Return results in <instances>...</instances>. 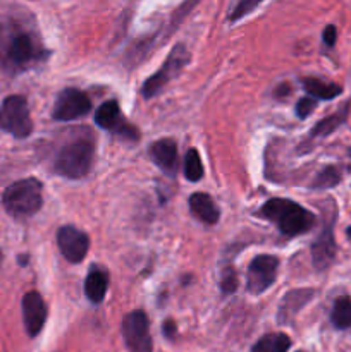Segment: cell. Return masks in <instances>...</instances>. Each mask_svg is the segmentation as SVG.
<instances>
[{
    "instance_id": "cell-26",
    "label": "cell",
    "mask_w": 351,
    "mask_h": 352,
    "mask_svg": "<svg viewBox=\"0 0 351 352\" xmlns=\"http://www.w3.org/2000/svg\"><path fill=\"white\" fill-rule=\"evenodd\" d=\"M315 105L317 102L313 96H305V98L299 100L298 105H296V116H298L299 119H306V117L315 110Z\"/></svg>"
},
{
    "instance_id": "cell-1",
    "label": "cell",
    "mask_w": 351,
    "mask_h": 352,
    "mask_svg": "<svg viewBox=\"0 0 351 352\" xmlns=\"http://www.w3.org/2000/svg\"><path fill=\"white\" fill-rule=\"evenodd\" d=\"M47 57L48 50H45L43 45L31 31L17 24L0 26V67L2 69L16 74L40 64Z\"/></svg>"
},
{
    "instance_id": "cell-4",
    "label": "cell",
    "mask_w": 351,
    "mask_h": 352,
    "mask_svg": "<svg viewBox=\"0 0 351 352\" xmlns=\"http://www.w3.org/2000/svg\"><path fill=\"white\" fill-rule=\"evenodd\" d=\"M95 157V146L89 138H78L64 144L55 157L54 170L67 179H83L89 174Z\"/></svg>"
},
{
    "instance_id": "cell-28",
    "label": "cell",
    "mask_w": 351,
    "mask_h": 352,
    "mask_svg": "<svg viewBox=\"0 0 351 352\" xmlns=\"http://www.w3.org/2000/svg\"><path fill=\"white\" fill-rule=\"evenodd\" d=\"M164 333L165 337H169V339H172L176 333V323L172 322V320H167V322L164 323Z\"/></svg>"
},
{
    "instance_id": "cell-12",
    "label": "cell",
    "mask_w": 351,
    "mask_h": 352,
    "mask_svg": "<svg viewBox=\"0 0 351 352\" xmlns=\"http://www.w3.org/2000/svg\"><path fill=\"white\" fill-rule=\"evenodd\" d=\"M23 320L30 337H36L43 330L45 322H47V306H45L43 298L36 291H31L28 294H24Z\"/></svg>"
},
{
    "instance_id": "cell-19",
    "label": "cell",
    "mask_w": 351,
    "mask_h": 352,
    "mask_svg": "<svg viewBox=\"0 0 351 352\" xmlns=\"http://www.w3.org/2000/svg\"><path fill=\"white\" fill-rule=\"evenodd\" d=\"M291 339L286 333H267L255 342L251 352H288Z\"/></svg>"
},
{
    "instance_id": "cell-29",
    "label": "cell",
    "mask_w": 351,
    "mask_h": 352,
    "mask_svg": "<svg viewBox=\"0 0 351 352\" xmlns=\"http://www.w3.org/2000/svg\"><path fill=\"white\" fill-rule=\"evenodd\" d=\"M2 261H3V253L2 250H0V267H2Z\"/></svg>"
},
{
    "instance_id": "cell-11",
    "label": "cell",
    "mask_w": 351,
    "mask_h": 352,
    "mask_svg": "<svg viewBox=\"0 0 351 352\" xmlns=\"http://www.w3.org/2000/svg\"><path fill=\"white\" fill-rule=\"evenodd\" d=\"M57 244L65 260L81 263L89 250V237L78 227L64 226L57 232Z\"/></svg>"
},
{
    "instance_id": "cell-5",
    "label": "cell",
    "mask_w": 351,
    "mask_h": 352,
    "mask_svg": "<svg viewBox=\"0 0 351 352\" xmlns=\"http://www.w3.org/2000/svg\"><path fill=\"white\" fill-rule=\"evenodd\" d=\"M0 129L19 140L30 136L33 131V122L24 96L10 95L3 100L0 107Z\"/></svg>"
},
{
    "instance_id": "cell-2",
    "label": "cell",
    "mask_w": 351,
    "mask_h": 352,
    "mask_svg": "<svg viewBox=\"0 0 351 352\" xmlns=\"http://www.w3.org/2000/svg\"><path fill=\"white\" fill-rule=\"evenodd\" d=\"M260 217L274 223L279 232L286 237L306 234L315 223V217L291 199H268L260 208Z\"/></svg>"
},
{
    "instance_id": "cell-8",
    "label": "cell",
    "mask_w": 351,
    "mask_h": 352,
    "mask_svg": "<svg viewBox=\"0 0 351 352\" xmlns=\"http://www.w3.org/2000/svg\"><path fill=\"white\" fill-rule=\"evenodd\" d=\"M89 112H92V100L88 98V95L76 88H67L62 89L55 98L52 117L61 122H67V120L81 119Z\"/></svg>"
},
{
    "instance_id": "cell-16",
    "label": "cell",
    "mask_w": 351,
    "mask_h": 352,
    "mask_svg": "<svg viewBox=\"0 0 351 352\" xmlns=\"http://www.w3.org/2000/svg\"><path fill=\"white\" fill-rule=\"evenodd\" d=\"M189 208H191L193 215L198 220H202L203 223L213 226V223L219 222V208L215 206L213 199L209 195H205V192H195L189 198Z\"/></svg>"
},
{
    "instance_id": "cell-22",
    "label": "cell",
    "mask_w": 351,
    "mask_h": 352,
    "mask_svg": "<svg viewBox=\"0 0 351 352\" xmlns=\"http://www.w3.org/2000/svg\"><path fill=\"white\" fill-rule=\"evenodd\" d=\"M184 175L189 182H198L203 177V165L200 153L191 148L184 158Z\"/></svg>"
},
{
    "instance_id": "cell-25",
    "label": "cell",
    "mask_w": 351,
    "mask_h": 352,
    "mask_svg": "<svg viewBox=\"0 0 351 352\" xmlns=\"http://www.w3.org/2000/svg\"><path fill=\"white\" fill-rule=\"evenodd\" d=\"M220 289L224 294H233L237 289V275L234 268H226L220 275Z\"/></svg>"
},
{
    "instance_id": "cell-18",
    "label": "cell",
    "mask_w": 351,
    "mask_h": 352,
    "mask_svg": "<svg viewBox=\"0 0 351 352\" xmlns=\"http://www.w3.org/2000/svg\"><path fill=\"white\" fill-rule=\"evenodd\" d=\"M301 85L303 89L308 93V96H313L315 100H332L336 96H339L341 91H343V88L339 85L320 81V79L313 78L303 79Z\"/></svg>"
},
{
    "instance_id": "cell-31",
    "label": "cell",
    "mask_w": 351,
    "mask_h": 352,
    "mask_svg": "<svg viewBox=\"0 0 351 352\" xmlns=\"http://www.w3.org/2000/svg\"><path fill=\"white\" fill-rule=\"evenodd\" d=\"M350 157H351V150H350Z\"/></svg>"
},
{
    "instance_id": "cell-6",
    "label": "cell",
    "mask_w": 351,
    "mask_h": 352,
    "mask_svg": "<svg viewBox=\"0 0 351 352\" xmlns=\"http://www.w3.org/2000/svg\"><path fill=\"white\" fill-rule=\"evenodd\" d=\"M188 60L189 54L184 45H176L171 54H169L167 60L164 62V65L145 81L143 89H141L145 98H153L164 86H167L171 79H174L181 72V69L188 64Z\"/></svg>"
},
{
    "instance_id": "cell-21",
    "label": "cell",
    "mask_w": 351,
    "mask_h": 352,
    "mask_svg": "<svg viewBox=\"0 0 351 352\" xmlns=\"http://www.w3.org/2000/svg\"><path fill=\"white\" fill-rule=\"evenodd\" d=\"M346 113H348V107H344L341 112H336V113H332V116L322 119L312 129V136L313 138H315V136H329L330 133H334V131H336L337 127H339L341 124L346 120Z\"/></svg>"
},
{
    "instance_id": "cell-15",
    "label": "cell",
    "mask_w": 351,
    "mask_h": 352,
    "mask_svg": "<svg viewBox=\"0 0 351 352\" xmlns=\"http://www.w3.org/2000/svg\"><path fill=\"white\" fill-rule=\"evenodd\" d=\"M313 294H315V292H313L312 289H295V291H289L288 294L282 298L281 306H279V323H281V325L291 323L292 318L299 313V309H303L310 301H312Z\"/></svg>"
},
{
    "instance_id": "cell-24",
    "label": "cell",
    "mask_w": 351,
    "mask_h": 352,
    "mask_svg": "<svg viewBox=\"0 0 351 352\" xmlns=\"http://www.w3.org/2000/svg\"><path fill=\"white\" fill-rule=\"evenodd\" d=\"M260 3H262V0H240V2L236 3V7L233 9V12L229 14V19L233 21V23L234 21L241 19V17H244L246 14H250L253 9H257Z\"/></svg>"
},
{
    "instance_id": "cell-17",
    "label": "cell",
    "mask_w": 351,
    "mask_h": 352,
    "mask_svg": "<svg viewBox=\"0 0 351 352\" xmlns=\"http://www.w3.org/2000/svg\"><path fill=\"white\" fill-rule=\"evenodd\" d=\"M107 289H109V275H107V272L98 267H93L85 280L86 298L95 302V305H98L105 298Z\"/></svg>"
},
{
    "instance_id": "cell-3",
    "label": "cell",
    "mask_w": 351,
    "mask_h": 352,
    "mask_svg": "<svg viewBox=\"0 0 351 352\" xmlns=\"http://www.w3.org/2000/svg\"><path fill=\"white\" fill-rule=\"evenodd\" d=\"M2 205L14 219L33 217L43 205V186L34 177L21 179L3 191Z\"/></svg>"
},
{
    "instance_id": "cell-27",
    "label": "cell",
    "mask_w": 351,
    "mask_h": 352,
    "mask_svg": "<svg viewBox=\"0 0 351 352\" xmlns=\"http://www.w3.org/2000/svg\"><path fill=\"white\" fill-rule=\"evenodd\" d=\"M322 38H323V43L329 45V47H332V45L336 43V38H337V30H336V26H332V24H329V26H327L326 30H323Z\"/></svg>"
},
{
    "instance_id": "cell-10",
    "label": "cell",
    "mask_w": 351,
    "mask_h": 352,
    "mask_svg": "<svg viewBox=\"0 0 351 352\" xmlns=\"http://www.w3.org/2000/svg\"><path fill=\"white\" fill-rule=\"evenodd\" d=\"M95 122L96 126H100L102 129L112 131V133H116L117 136L124 138V140H129V141L140 140V134H138L136 127H133L131 124H127L126 120H124L123 113H120V107L116 100L103 102L102 105L96 109Z\"/></svg>"
},
{
    "instance_id": "cell-14",
    "label": "cell",
    "mask_w": 351,
    "mask_h": 352,
    "mask_svg": "<svg viewBox=\"0 0 351 352\" xmlns=\"http://www.w3.org/2000/svg\"><path fill=\"white\" fill-rule=\"evenodd\" d=\"M334 256H336V241H334L332 226H326L312 246L313 267L319 272L326 270L332 265Z\"/></svg>"
},
{
    "instance_id": "cell-20",
    "label": "cell",
    "mask_w": 351,
    "mask_h": 352,
    "mask_svg": "<svg viewBox=\"0 0 351 352\" xmlns=\"http://www.w3.org/2000/svg\"><path fill=\"white\" fill-rule=\"evenodd\" d=\"M334 327L339 330L351 329V299L343 296V298L336 299L332 308V315H330Z\"/></svg>"
},
{
    "instance_id": "cell-13",
    "label": "cell",
    "mask_w": 351,
    "mask_h": 352,
    "mask_svg": "<svg viewBox=\"0 0 351 352\" xmlns=\"http://www.w3.org/2000/svg\"><path fill=\"white\" fill-rule=\"evenodd\" d=\"M150 158L169 177L178 174V144L172 140H158L150 146Z\"/></svg>"
},
{
    "instance_id": "cell-30",
    "label": "cell",
    "mask_w": 351,
    "mask_h": 352,
    "mask_svg": "<svg viewBox=\"0 0 351 352\" xmlns=\"http://www.w3.org/2000/svg\"><path fill=\"white\" fill-rule=\"evenodd\" d=\"M346 234H348V237H350V239H351V227H348V230H346Z\"/></svg>"
},
{
    "instance_id": "cell-23",
    "label": "cell",
    "mask_w": 351,
    "mask_h": 352,
    "mask_svg": "<svg viewBox=\"0 0 351 352\" xmlns=\"http://www.w3.org/2000/svg\"><path fill=\"white\" fill-rule=\"evenodd\" d=\"M339 182H341L339 170H337L336 167H332V165H329V167H326L323 170H320L319 174H317L315 181H313V188L329 189V188H334V186H337Z\"/></svg>"
},
{
    "instance_id": "cell-7",
    "label": "cell",
    "mask_w": 351,
    "mask_h": 352,
    "mask_svg": "<svg viewBox=\"0 0 351 352\" xmlns=\"http://www.w3.org/2000/svg\"><path fill=\"white\" fill-rule=\"evenodd\" d=\"M123 337L131 352H153L148 316L141 309L131 311L123 320Z\"/></svg>"
},
{
    "instance_id": "cell-9",
    "label": "cell",
    "mask_w": 351,
    "mask_h": 352,
    "mask_svg": "<svg viewBox=\"0 0 351 352\" xmlns=\"http://www.w3.org/2000/svg\"><path fill=\"white\" fill-rule=\"evenodd\" d=\"M279 260L272 254H260L248 267L246 289L251 294H262L277 278Z\"/></svg>"
}]
</instances>
